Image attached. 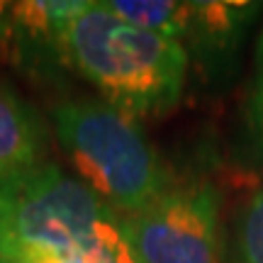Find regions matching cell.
Returning <instances> with one entry per match:
<instances>
[{
  "label": "cell",
  "mask_w": 263,
  "mask_h": 263,
  "mask_svg": "<svg viewBox=\"0 0 263 263\" xmlns=\"http://www.w3.org/2000/svg\"><path fill=\"white\" fill-rule=\"evenodd\" d=\"M64 64L93 83L105 103L146 120L180 103L188 51L163 34L124 22L103 3H90L66 29Z\"/></svg>",
  "instance_id": "6da1fadb"
},
{
  "label": "cell",
  "mask_w": 263,
  "mask_h": 263,
  "mask_svg": "<svg viewBox=\"0 0 263 263\" xmlns=\"http://www.w3.org/2000/svg\"><path fill=\"white\" fill-rule=\"evenodd\" d=\"M54 124L78 176L115 215H137L176 185L139 120L103 98L66 100L54 110Z\"/></svg>",
  "instance_id": "7a4b0ae2"
},
{
  "label": "cell",
  "mask_w": 263,
  "mask_h": 263,
  "mask_svg": "<svg viewBox=\"0 0 263 263\" xmlns=\"http://www.w3.org/2000/svg\"><path fill=\"white\" fill-rule=\"evenodd\" d=\"M120 219L85 183L39 163L0 180V263H76L100 227Z\"/></svg>",
  "instance_id": "3957f363"
},
{
  "label": "cell",
  "mask_w": 263,
  "mask_h": 263,
  "mask_svg": "<svg viewBox=\"0 0 263 263\" xmlns=\"http://www.w3.org/2000/svg\"><path fill=\"white\" fill-rule=\"evenodd\" d=\"M120 229L134 263H222L219 193L207 180L176 183Z\"/></svg>",
  "instance_id": "277c9868"
},
{
  "label": "cell",
  "mask_w": 263,
  "mask_h": 263,
  "mask_svg": "<svg viewBox=\"0 0 263 263\" xmlns=\"http://www.w3.org/2000/svg\"><path fill=\"white\" fill-rule=\"evenodd\" d=\"M258 3H176L168 39L200 61L222 68L241 47L246 29L258 15Z\"/></svg>",
  "instance_id": "5b68a950"
},
{
  "label": "cell",
  "mask_w": 263,
  "mask_h": 263,
  "mask_svg": "<svg viewBox=\"0 0 263 263\" xmlns=\"http://www.w3.org/2000/svg\"><path fill=\"white\" fill-rule=\"evenodd\" d=\"M44 151V120L15 90L0 85V180L39 166Z\"/></svg>",
  "instance_id": "8992f818"
},
{
  "label": "cell",
  "mask_w": 263,
  "mask_h": 263,
  "mask_svg": "<svg viewBox=\"0 0 263 263\" xmlns=\"http://www.w3.org/2000/svg\"><path fill=\"white\" fill-rule=\"evenodd\" d=\"M222 263H263V185L239 207L222 241Z\"/></svg>",
  "instance_id": "52a82bcc"
},
{
  "label": "cell",
  "mask_w": 263,
  "mask_h": 263,
  "mask_svg": "<svg viewBox=\"0 0 263 263\" xmlns=\"http://www.w3.org/2000/svg\"><path fill=\"white\" fill-rule=\"evenodd\" d=\"M120 222H110V224L100 227L93 244L78 256L76 263H134L129 246H127L122 229H120Z\"/></svg>",
  "instance_id": "ba28073f"
},
{
  "label": "cell",
  "mask_w": 263,
  "mask_h": 263,
  "mask_svg": "<svg viewBox=\"0 0 263 263\" xmlns=\"http://www.w3.org/2000/svg\"><path fill=\"white\" fill-rule=\"evenodd\" d=\"M246 122L254 134L256 146L263 154V32L256 42L254 71L249 81V95H246Z\"/></svg>",
  "instance_id": "9c48e42d"
},
{
  "label": "cell",
  "mask_w": 263,
  "mask_h": 263,
  "mask_svg": "<svg viewBox=\"0 0 263 263\" xmlns=\"http://www.w3.org/2000/svg\"><path fill=\"white\" fill-rule=\"evenodd\" d=\"M10 5L0 0V57L5 54V49L12 42V22H10Z\"/></svg>",
  "instance_id": "30bf717a"
},
{
  "label": "cell",
  "mask_w": 263,
  "mask_h": 263,
  "mask_svg": "<svg viewBox=\"0 0 263 263\" xmlns=\"http://www.w3.org/2000/svg\"><path fill=\"white\" fill-rule=\"evenodd\" d=\"M39 263H66V261H61V258H57V256H47V258H42Z\"/></svg>",
  "instance_id": "8fae6325"
}]
</instances>
